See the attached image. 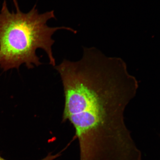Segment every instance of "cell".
Returning <instances> with one entry per match:
<instances>
[{"label": "cell", "mask_w": 160, "mask_h": 160, "mask_svg": "<svg viewBox=\"0 0 160 160\" xmlns=\"http://www.w3.org/2000/svg\"><path fill=\"white\" fill-rule=\"evenodd\" d=\"M62 82V122L69 121L78 139L80 160H135L140 151L125 121L138 82L122 60L86 49L77 62L55 66Z\"/></svg>", "instance_id": "obj_1"}, {"label": "cell", "mask_w": 160, "mask_h": 160, "mask_svg": "<svg viewBox=\"0 0 160 160\" xmlns=\"http://www.w3.org/2000/svg\"><path fill=\"white\" fill-rule=\"evenodd\" d=\"M15 11L10 12L5 0L0 11V68L4 71L17 69L25 64L28 69L42 64L36 53L38 49L45 51L50 64L55 67L52 37L59 30L73 32L71 28L51 27L48 22L55 19L52 11L39 13L36 5L27 13L21 11L17 0H13Z\"/></svg>", "instance_id": "obj_2"}, {"label": "cell", "mask_w": 160, "mask_h": 160, "mask_svg": "<svg viewBox=\"0 0 160 160\" xmlns=\"http://www.w3.org/2000/svg\"><path fill=\"white\" fill-rule=\"evenodd\" d=\"M57 156L55 155L52 154L50 153L46 157L43 158V159L40 160H54L57 158ZM0 160H7L3 158L0 156Z\"/></svg>", "instance_id": "obj_3"}]
</instances>
